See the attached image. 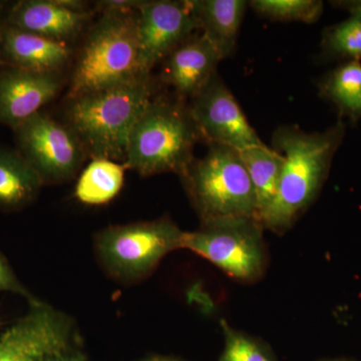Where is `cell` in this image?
I'll list each match as a JSON object with an SVG mask.
<instances>
[{
    "label": "cell",
    "mask_w": 361,
    "mask_h": 361,
    "mask_svg": "<svg viewBox=\"0 0 361 361\" xmlns=\"http://www.w3.org/2000/svg\"><path fill=\"white\" fill-rule=\"evenodd\" d=\"M4 66H6V63H4V59H2L1 54H0V70H1L2 68H4Z\"/></svg>",
    "instance_id": "obj_29"
},
{
    "label": "cell",
    "mask_w": 361,
    "mask_h": 361,
    "mask_svg": "<svg viewBox=\"0 0 361 361\" xmlns=\"http://www.w3.org/2000/svg\"><path fill=\"white\" fill-rule=\"evenodd\" d=\"M345 133L342 118L323 132L306 133L295 126L275 130L272 149L283 156L284 166L276 197L260 218L264 229L286 232L313 203Z\"/></svg>",
    "instance_id": "obj_1"
},
{
    "label": "cell",
    "mask_w": 361,
    "mask_h": 361,
    "mask_svg": "<svg viewBox=\"0 0 361 361\" xmlns=\"http://www.w3.org/2000/svg\"><path fill=\"white\" fill-rule=\"evenodd\" d=\"M199 30L189 1H142L137 8L139 66L144 75Z\"/></svg>",
    "instance_id": "obj_11"
},
{
    "label": "cell",
    "mask_w": 361,
    "mask_h": 361,
    "mask_svg": "<svg viewBox=\"0 0 361 361\" xmlns=\"http://www.w3.org/2000/svg\"><path fill=\"white\" fill-rule=\"evenodd\" d=\"M151 75L94 90L71 99L68 125L92 159L125 161L135 123L153 101Z\"/></svg>",
    "instance_id": "obj_2"
},
{
    "label": "cell",
    "mask_w": 361,
    "mask_h": 361,
    "mask_svg": "<svg viewBox=\"0 0 361 361\" xmlns=\"http://www.w3.org/2000/svg\"><path fill=\"white\" fill-rule=\"evenodd\" d=\"M9 7H11V4H8V2L0 0V26L4 25V20H6Z\"/></svg>",
    "instance_id": "obj_27"
},
{
    "label": "cell",
    "mask_w": 361,
    "mask_h": 361,
    "mask_svg": "<svg viewBox=\"0 0 361 361\" xmlns=\"http://www.w3.org/2000/svg\"><path fill=\"white\" fill-rule=\"evenodd\" d=\"M319 96L334 104L339 118L351 123L361 121V61H344L320 82Z\"/></svg>",
    "instance_id": "obj_18"
},
{
    "label": "cell",
    "mask_w": 361,
    "mask_h": 361,
    "mask_svg": "<svg viewBox=\"0 0 361 361\" xmlns=\"http://www.w3.org/2000/svg\"><path fill=\"white\" fill-rule=\"evenodd\" d=\"M141 75L137 11H103L78 56L68 96L75 99Z\"/></svg>",
    "instance_id": "obj_4"
},
{
    "label": "cell",
    "mask_w": 361,
    "mask_h": 361,
    "mask_svg": "<svg viewBox=\"0 0 361 361\" xmlns=\"http://www.w3.org/2000/svg\"><path fill=\"white\" fill-rule=\"evenodd\" d=\"M330 4L337 8L343 9V11H361V0H339V1H331Z\"/></svg>",
    "instance_id": "obj_26"
},
{
    "label": "cell",
    "mask_w": 361,
    "mask_h": 361,
    "mask_svg": "<svg viewBox=\"0 0 361 361\" xmlns=\"http://www.w3.org/2000/svg\"><path fill=\"white\" fill-rule=\"evenodd\" d=\"M201 139L189 108L153 99L130 133L125 165L142 177L163 173L180 177L194 161L195 145Z\"/></svg>",
    "instance_id": "obj_3"
},
{
    "label": "cell",
    "mask_w": 361,
    "mask_h": 361,
    "mask_svg": "<svg viewBox=\"0 0 361 361\" xmlns=\"http://www.w3.org/2000/svg\"><path fill=\"white\" fill-rule=\"evenodd\" d=\"M250 6L260 16L278 21L313 23L323 13L319 0H253Z\"/></svg>",
    "instance_id": "obj_22"
},
{
    "label": "cell",
    "mask_w": 361,
    "mask_h": 361,
    "mask_svg": "<svg viewBox=\"0 0 361 361\" xmlns=\"http://www.w3.org/2000/svg\"><path fill=\"white\" fill-rule=\"evenodd\" d=\"M189 111L202 140L209 146L240 152L265 145L218 73L192 99Z\"/></svg>",
    "instance_id": "obj_10"
},
{
    "label": "cell",
    "mask_w": 361,
    "mask_h": 361,
    "mask_svg": "<svg viewBox=\"0 0 361 361\" xmlns=\"http://www.w3.org/2000/svg\"><path fill=\"white\" fill-rule=\"evenodd\" d=\"M264 230L256 217L206 221L197 231L185 232L182 249L205 258L233 279L249 283L265 271Z\"/></svg>",
    "instance_id": "obj_7"
},
{
    "label": "cell",
    "mask_w": 361,
    "mask_h": 361,
    "mask_svg": "<svg viewBox=\"0 0 361 361\" xmlns=\"http://www.w3.org/2000/svg\"><path fill=\"white\" fill-rule=\"evenodd\" d=\"M0 54L6 66L35 73H59L70 59L66 42L47 39L4 23L0 26Z\"/></svg>",
    "instance_id": "obj_15"
},
{
    "label": "cell",
    "mask_w": 361,
    "mask_h": 361,
    "mask_svg": "<svg viewBox=\"0 0 361 361\" xmlns=\"http://www.w3.org/2000/svg\"><path fill=\"white\" fill-rule=\"evenodd\" d=\"M44 361H87V357L80 350L73 348V346L54 353Z\"/></svg>",
    "instance_id": "obj_25"
},
{
    "label": "cell",
    "mask_w": 361,
    "mask_h": 361,
    "mask_svg": "<svg viewBox=\"0 0 361 361\" xmlns=\"http://www.w3.org/2000/svg\"><path fill=\"white\" fill-rule=\"evenodd\" d=\"M221 327L224 348L218 361H277L264 342L233 329L225 320L221 322Z\"/></svg>",
    "instance_id": "obj_23"
},
{
    "label": "cell",
    "mask_w": 361,
    "mask_h": 361,
    "mask_svg": "<svg viewBox=\"0 0 361 361\" xmlns=\"http://www.w3.org/2000/svg\"><path fill=\"white\" fill-rule=\"evenodd\" d=\"M336 361H346V360H336Z\"/></svg>",
    "instance_id": "obj_30"
},
{
    "label": "cell",
    "mask_w": 361,
    "mask_h": 361,
    "mask_svg": "<svg viewBox=\"0 0 361 361\" xmlns=\"http://www.w3.org/2000/svg\"><path fill=\"white\" fill-rule=\"evenodd\" d=\"M44 185L18 149L0 147V209L25 208L37 199Z\"/></svg>",
    "instance_id": "obj_17"
},
{
    "label": "cell",
    "mask_w": 361,
    "mask_h": 361,
    "mask_svg": "<svg viewBox=\"0 0 361 361\" xmlns=\"http://www.w3.org/2000/svg\"><path fill=\"white\" fill-rule=\"evenodd\" d=\"M239 154L253 185L257 203V216L260 220L261 216L276 197L284 158L281 154L266 145L251 147L240 151Z\"/></svg>",
    "instance_id": "obj_19"
},
{
    "label": "cell",
    "mask_w": 361,
    "mask_h": 361,
    "mask_svg": "<svg viewBox=\"0 0 361 361\" xmlns=\"http://www.w3.org/2000/svg\"><path fill=\"white\" fill-rule=\"evenodd\" d=\"M220 61V54L203 35H192L169 54L163 78L178 96L192 99L217 73Z\"/></svg>",
    "instance_id": "obj_14"
},
{
    "label": "cell",
    "mask_w": 361,
    "mask_h": 361,
    "mask_svg": "<svg viewBox=\"0 0 361 361\" xmlns=\"http://www.w3.org/2000/svg\"><path fill=\"white\" fill-rule=\"evenodd\" d=\"M85 7L75 0H20L11 4L4 23L66 44L92 18Z\"/></svg>",
    "instance_id": "obj_12"
},
{
    "label": "cell",
    "mask_w": 361,
    "mask_h": 361,
    "mask_svg": "<svg viewBox=\"0 0 361 361\" xmlns=\"http://www.w3.org/2000/svg\"><path fill=\"white\" fill-rule=\"evenodd\" d=\"M140 361H182L175 360V358L165 357V356H153V357L146 358Z\"/></svg>",
    "instance_id": "obj_28"
},
{
    "label": "cell",
    "mask_w": 361,
    "mask_h": 361,
    "mask_svg": "<svg viewBox=\"0 0 361 361\" xmlns=\"http://www.w3.org/2000/svg\"><path fill=\"white\" fill-rule=\"evenodd\" d=\"M346 20L325 28L322 54L329 61H361V11H348Z\"/></svg>",
    "instance_id": "obj_21"
},
{
    "label": "cell",
    "mask_w": 361,
    "mask_h": 361,
    "mask_svg": "<svg viewBox=\"0 0 361 361\" xmlns=\"http://www.w3.org/2000/svg\"><path fill=\"white\" fill-rule=\"evenodd\" d=\"M59 73H35L4 66L0 70V123L16 130L39 113L61 90Z\"/></svg>",
    "instance_id": "obj_13"
},
{
    "label": "cell",
    "mask_w": 361,
    "mask_h": 361,
    "mask_svg": "<svg viewBox=\"0 0 361 361\" xmlns=\"http://www.w3.org/2000/svg\"><path fill=\"white\" fill-rule=\"evenodd\" d=\"M199 30L224 59L231 56L245 14L243 0H189Z\"/></svg>",
    "instance_id": "obj_16"
},
{
    "label": "cell",
    "mask_w": 361,
    "mask_h": 361,
    "mask_svg": "<svg viewBox=\"0 0 361 361\" xmlns=\"http://www.w3.org/2000/svg\"><path fill=\"white\" fill-rule=\"evenodd\" d=\"M127 166L109 159H92L82 171L75 188L78 202L101 206L118 196L125 182Z\"/></svg>",
    "instance_id": "obj_20"
},
{
    "label": "cell",
    "mask_w": 361,
    "mask_h": 361,
    "mask_svg": "<svg viewBox=\"0 0 361 361\" xmlns=\"http://www.w3.org/2000/svg\"><path fill=\"white\" fill-rule=\"evenodd\" d=\"M21 156L44 184L71 179L84 163L87 152L80 137L68 125L47 114H35L13 130Z\"/></svg>",
    "instance_id": "obj_8"
},
{
    "label": "cell",
    "mask_w": 361,
    "mask_h": 361,
    "mask_svg": "<svg viewBox=\"0 0 361 361\" xmlns=\"http://www.w3.org/2000/svg\"><path fill=\"white\" fill-rule=\"evenodd\" d=\"M184 236L168 218L114 225L97 233L94 249L113 279L132 284L149 276L169 253L182 249Z\"/></svg>",
    "instance_id": "obj_6"
},
{
    "label": "cell",
    "mask_w": 361,
    "mask_h": 361,
    "mask_svg": "<svg viewBox=\"0 0 361 361\" xmlns=\"http://www.w3.org/2000/svg\"><path fill=\"white\" fill-rule=\"evenodd\" d=\"M201 222L230 217H256L253 185L236 149L210 146L180 176Z\"/></svg>",
    "instance_id": "obj_5"
},
{
    "label": "cell",
    "mask_w": 361,
    "mask_h": 361,
    "mask_svg": "<svg viewBox=\"0 0 361 361\" xmlns=\"http://www.w3.org/2000/svg\"><path fill=\"white\" fill-rule=\"evenodd\" d=\"M30 310L0 336V361H44L73 346L71 317L37 298Z\"/></svg>",
    "instance_id": "obj_9"
},
{
    "label": "cell",
    "mask_w": 361,
    "mask_h": 361,
    "mask_svg": "<svg viewBox=\"0 0 361 361\" xmlns=\"http://www.w3.org/2000/svg\"><path fill=\"white\" fill-rule=\"evenodd\" d=\"M0 292H13L25 297L28 301L32 300L35 297L21 284L16 275L14 274L13 268L7 262L4 256L0 253Z\"/></svg>",
    "instance_id": "obj_24"
}]
</instances>
